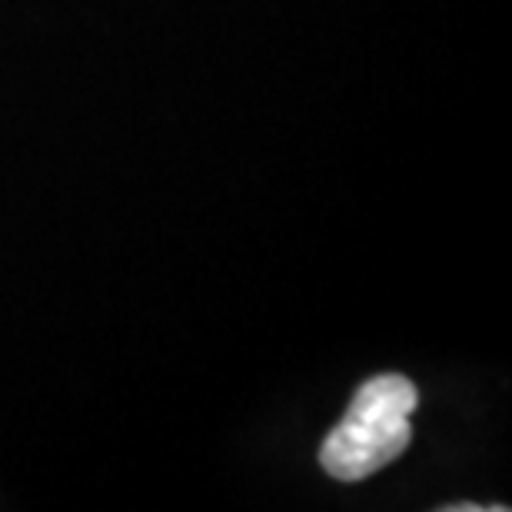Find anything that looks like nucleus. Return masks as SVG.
<instances>
[{
    "label": "nucleus",
    "instance_id": "f257e3e1",
    "mask_svg": "<svg viewBox=\"0 0 512 512\" xmlns=\"http://www.w3.org/2000/svg\"><path fill=\"white\" fill-rule=\"evenodd\" d=\"M416 406L419 393L406 376L386 373L363 383L346 416L326 436L320 449L323 469L340 483H360L380 473L383 466L406 453L409 436H413L409 419Z\"/></svg>",
    "mask_w": 512,
    "mask_h": 512
}]
</instances>
